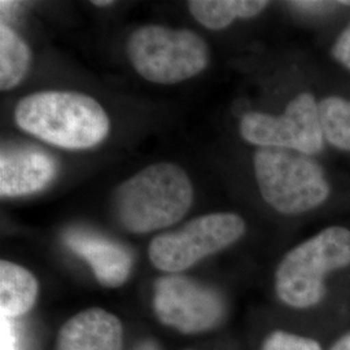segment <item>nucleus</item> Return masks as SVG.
Listing matches in <instances>:
<instances>
[{
  "label": "nucleus",
  "instance_id": "aec40b11",
  "mask_svg": "<svg viewBox=\"0 0 350 350\" xmlns=\"http://www.w3.org/2000/svg\"><path fill=\"white\" fill-rule=\"evenodd\" d=\"M328 350H350V329L336 338Z\"/></svg>",
  "mask_w": 350,
  "mask_h": 350
},
{
  "label": "nucleus",
  "instance_id": "9b49d317",
  "mask_svg": "<svg viewBox=\"0 0 350 350\" xmlns=\"http://www.w3.org/2000/svg\"><path fill=\"white\" fill-rule=\"evenodd\" d=\"M122 325L120 319L99 308L88 309L62 327L57 350H121Z\"/></svg>",
  "mask_w": 350,
  "mask_h": 350
},
{
  "label": "nucleus",
  "instance_id": "0eeeda50",
  "mask_svg": "<svg viewBox=\"0 0 350 350\" xmlns=\"http://www.w3.org/2000/svg\"><path fill=\"white\" fill-rule=\"evenodd\" d=\"M240 134L250 144L315 154L323 148L319 105L313 95L301 94L279 117L252 112L240 122Z\"/></svg>",
  "mask_w": 350,
  "mask_h": 350
},
{
  "label": "nucleus",
  "instance_id": "2eb2a0df",
  "mask_svg": "<svg viewBox=\"0 0 350 350\" xmlns=\"http://www.w3.org/2000/svg\"><path fill=\"white\" fill-rule=\"evenodd\" d=\"M325 138L340 150H350V101L327 98L319 104Z\"/></svg>",
  "mask_w": 350,
  "mask_h": 350
},
{
  "label": "nucleus",
  "instance_id": "a211bd4d",
  "mask_svg": "<svg viewBox=\"0 0 350 350\" xmlns=\"http://www.w3.org/2000/svg\"><path fill=\"white\" fill-rule=\"evenodd\" d=\"M332 53L338 62L350 69V24L338 37L332 49Z\"/></svg>",
  "mask_w": 350,
  "mask_h": 350
},
{
  "label": "nucleus",
  "instance_id": "39448f33",
  "mask_svg": "<svg viewBox=\"0 0 350 350\" xmlns=\"http://www.w3.org/2000/svg\"><path fill=\"white\" fill-rule=\"evenodd\" d=\"M254 170L263 200L283 214L309 212L329 193L321 166L297 150L261 147Z\"/></svg>",
  "mask_w": 350,
  "mask_h": 350
},
{
  "label": "nucleus",
  "instance_id": "6e6552de",
  "mask_svg": "<svg viewBox=\"0 0 350 350\" xmlns=\"http://www.w3.org/2000/svg\"><path fill=\"white\" fill-rule=\"evenodd\" d=\"M153 308L163 325L183 334L212 329L225 314L224 300L215 291L178 275L157 280Z\"/></svg>",
  "mask_w": 350,
  "mask_h": 350
},
{
  "label": "nucleus",
  "instance_id": "dca6fc26",
  "mask_svg": "<svg viewBox=\"0 0 350 350\" xmlns=\"http://www.w3.org/2000/svg\"><path fill=\"white\" fill-rule=\"evenodd\" d=\"M261 350H325L317 338L276 329L267 335Z\"/></svg>",
  "mask_w": 350,
  "mask_h": 350
},
{
  "label": "nucleus",
  "instance_id": "f257e3e1",
  "mask_svg": "<svg viewBox=\"0 0 350 350\" xmlns=\"http://www.w3.org/2000/svg\"><path fill=\"white\" fill-rule=\"evenodd\" d=\"M14 121L24 131L66 150H88L109 134L111 122L94 98L73 91H42L14 108Z\"/></svg>",
  "mask_w": 350,
  "mask_h": 350
},
{
  "label": "nucleus",
  "instance_id": "4be33fe9",
  "mask_svg": "<svg viewBox=\"0 0 350 350\" xmlns=\"http://www.w3.org/2000/svg\"><path fill=\"white\" fill-rule=\"evenodd\" d=\"M147 350H150V348H147Z\"/></svg>",
  "mask_w": 350,
  "mask_h": 350
},
{
  "label": "nucleus",
  "instance_id": "423d86ee",
  "mask_svg": "<svg viewBox=\"0 0 350 350\" xmlns=\"http://www.w3.org/2000/svg\"><path fill=\"white\" fill-rule=\"evenodd\" d=\"M245 232V222L234 213H212L165 232L150 241V260L165 273H180L202 258L237 243Z\"/></svg>",
  "mask_w": 350,
  "mask_h": 350
},
{
  "label": "nucleus",
  "instance_id": "f03ea898",
  "mask_svg": "<svg viewBox=\"0 0 350 350\" xmlns=\"http://www.w3.org/2000/svg\"><path fill=\"white\" fill-rule=\"evenodd\" d=\"M193 188L178 165H150L124 182L114 195L120 222L131 232L146 234L174 225L189 211Z\"/></svg>",
  "mask_w": 350,
  "mask_h": 350
},
{
  "label": "nucleus",
  "instance_id": "1a4fd4ad",
  "mask_svg": "<svg viewBox=\"0 0 350 350\" xmlns=\"http://www.w3.org/2000/svg\"><path fill=\"white\" fill-rule=\"evenodd\" d=\"M57 174L56 160L31 146L3 148L0 154V195L20 198L47 187Z\"/></svg>",
  "mask_w": 350,
  "mask_h": 350
},
{
  "label": "nucleus",
  "instance_id": "412c9836",
  "mask_svg": "<svg viewBox=\"0 0 350 350\" xmlns=\"http://www.w3.org/2000/svg\"><path fill=\"white\" fill-rule=\"evenodd\" d=\"M92 4H95V5H98V7H108V5H112L113 1L111 0H105V1H92Z\"/></svg>",
  "mask_w": 350,
  "mask_h": 350
},
{
  "label": "nucleus",
  "instance_id": "ddd939ff",
  "mask_svg": "<svg viewBox=\"0 0 350 350\" xmlns=\"http://www.w3.org/2000/svg\"><path fill=\"white\" fill-rule=\"evenodd\" d=\"M269 5L265 0H192L188 10L198 23L211 30H221L237 18H250Z\"/></svg>",
  "mask_w": 350,
  "mask_h": 350
},
{
  "label": "nucleus",
  "instance_id": "20e7f679",
  "mask_svg": "<svg viewBox=\"0 0 350 350\" xmlns=\"http://www.w3.org/2000/svg\"><path fill=\"white\" fill-rule=\"evenodd\" d=\"M127 56L144 79L174 85L201 73L209 63L205 40L188 29L146 25L127 40Z\"/></svg>",
  "mask_w": 350,
  "mask_h": 350
},
{
  "label": "nucleus",
  "instance_id": "6ab92c4d",
  "mask_svg": "<svg viewBox=\"0 0 350 350\" xmlns=\"http://www.w3.org/2000/svg\"><path fill=\"white\" fill-rule=\"evenodd\" d=\"M289 4H293L296 8L305 10V11H323L328 10L331 5H338L341 4V1H292Z\"/></svg>",
  "mask_w": 350,
  "mask_h": 350
},
{
  "label": "nucleus",
  "instance_id": "f3484780",
  "mask_svg": "<svg viewBox=\"0 0 350 350\" xmlns=\"http://www.w3.org/2000/svg\"><path fill=\"white\" fill-rule=\"evenodd\" d=\"M12 319H0V348L1 350H20V338Z\"/></svg>",
  "mask_w": 350,
  "mask_h": 350
},
{
  "label": "nucleus",
  "instance_id": "7ed1b4c3",
  "mask_svg": "<svg viewBox=\"0 0 350 350\" xmlns=\"http://www.w3.org/2000/svg\"><path fill=\"white\" fill-rule=\"evenodd\" d=\"M350 266V231L325 228L289 250L275 273V292L284 305L308 310L325 300L327 275Z\"/></svg>",
  "mask_w": 350,
  "mask_h": 350
},
{
  "label": "nucleus",
  "instance_id": "f8f14e48",
  "mask_svg": "<svg viewBox=\"0 0 350 350\" xmlns=\"http://www.w3.org/2000/svg\"><path fill=\"white\" fill-rule=\"evenodd\" d=\"M38 296L36 276L20 265L0 262V317L14 319L31 310Z\"/></svg>",
  "mask_w": 350,
  "mask_h": 350
},
{
  "label": "nucleus",
  "instance_id": "9d476101",
  "mask_svg": "<svg viewBox=\"0 0 350 350\" xmlns=\"http://www.w3.org/2000/svg\"><path fill=\"white\" fill-rule=\"evenodd\" d=\"M69 250L91 266L96 279L105 287H120L131 273L133 257L130 252L109 239L75 230L65 235Z\"/></svg>",
  "mask_w": 350,
  "mask_h": 350
},
{
  "label": "nucleus",
  "instance_id": "4468645a",
  "mask_svg": "<svg viewBox=\"0 0 350 350\" xmlns=\"http://www.w3.org/2000/svg\"><path fill=\"white\" fill-rule=\"evenodd\" d=\"M30 50L23 38L5 24L0 25V88L17 86L25 77L30 64Z\"/></svg>",
  "mask_w": 350,
  "mask_h": 350
}]
</instances>
